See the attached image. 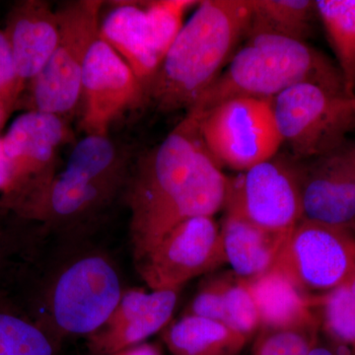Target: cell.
I'll return each mask as SVG.
<instances>
[{"instance_id": "1", "label": "cell", "mask_w": 355, "mask_h": 355, "mask_svg": "<svg viewBox=\"0 0 355 355\" xmlns=\"http://www.w3.org/2000/svg\"><path fill=\"white\" fill-rule=\"evenodd\" d=\"M228 182L203 144L197 116L188 112L130 180L128 205L135 261L179 224L214 216L224 209Z\"/></svg>"}, {"instance_id": "2", "label": "cell", "mask_w": 355, "mask_h": 355, "mask_svg": "<svg viewBox=\"0 0 355 355\" xmlns=\"http://www.w3.org/2000/svg\"><path fill=\"white\" fill-rule=\"evenodd\" d=\"M251 18L250 0L200 2L166 53L149 91L158 109H190L248 36Z\"/></svg>"}, {"instance_id": "3", "label": "cell", "mask_w": 355, "mask_h": 355, "mask_svg": "<svg viewBox=\"0 0 355 355\" xmlns=\"http://www.w3.org/2000/svg\"><path fill=\"white\" fill-rule=\"evenodd\" d=\"M248 36L245 46L188 111L203 114L234 98L270 100L306 83L347 95L338 67L306 42L263 33Z\"/></svg>"}, {"instance_id": "4", "label": "cell", "mask_w": 355, "mask_h": 355, "mask_svg": "<svg viewBox=\"0 0 355 355\" xmlns=\"http://www.w3.org/2000/svg\"><path fill=\"white\" fill-rule=\"evenodd\" d=\"M125 160L109 137L86 135L72 149L64 169L20 197L26 216L55 225L94 216L125 180Z\"/></svg>"}, {"instance_id": "5", "label": "cell", "mask_w": 355, "mask_h": 355, "mask_svg": "<svg viewBox=\"0 0 355 355\" xmlns=\"http://www.w3.org/2000/svg\"><path fill=\"white\" fill-rule=\"evenodd\" d=\"M272 102L282 141L302 160L340 148L355 128V98L316 84L292 86Z\"/></svg>"}, {"instance_id": "6", "label": "cell", "mask_w": 355, "mask_h": 355, "mask_svg": "<svg viewBox=\"0 0 355 355\" xmlns=\"http://www.w3.org/2000/svg\"><path fill=\"white\" fill-rule=\"evenodd\" d=\"M195 114L200 137L219 166L244 172L275 157L282 146L272 99L234 98Z\"/></svg>"}, {"instance_id": "7", "label": "cell", "mask_w": 355, "mask_h": 355, "mask_svg": "<svg viewBox=\"0 0 355 355\" xmlns=\"http://www.w3.org/2000/svg\"><path fill=\"white\" fill-rule=\"evenodd\" d=\"M100 0H79L57 11L58 41L48 64L33 80L37 111L58 114L76 108L91 46L100 36Z\"/></svg>"}, {"instance_id": "8", "label": "cell", "mask_w": 355, "mask_h": 355, "mask_svg": "<svg viewBox=\"0 0 355 355\" xmlns=\"http://www.w3.org/2000/svg\"><path fill=\"white\" fill-rule=\"evenodd\" d=\"M123 292L110 261L97 254L83 257L55 280L50 296L51 319L64 335L90 336L108 321Z\"/></svg>"}, {"instance_id": "9", "label": "cell", "mask_w": 355, "mask_h": 355, "mask_svg": "<svg viewBox=\"0 0 355 355\" xmlns=\"http://www.w3.org/2000/svg\"><path fill=\"white\" fill-rule=\"evenodd\" d=\"M275 266L311 296L343 286L355 268V232L301 220L287 236Z\"/></svg>"}, {"instance_id": "10", "label": "cell", "mask_w": 355, "mask_h": 355, "mask_svg": "<svg viewBox=\"0 0 355 355\" xmlns=\"http://www.w3.org/2000/svg\"><path fill=\"white\" fill-rule=\"evenodd\" d=\"M226 214L268 230L289 233L302 220L297 163L268 159L229 179Z\"/></svg>"}, {"instance_id": "11", "label": "cell", "mask_w": 355, "mask_h": 355, "mask_svg": "<svg viewBox=\"0 0 355 355\" xmlns=\"http://www.w3.org/2000/svg\"><path fill=\"white\" fill-rule=\"evenodd\" d=\"M224 263L220 226L214 216L195 217L179 224L135 261L140 277L153 291L181 289Z\"/></svg>"}, {"instance_id": "12", "label": "cell", "mask_w": 355, "mask_h": 355, "mask_svg": "<svg viewBox=\"0 0 355 355\" xmlns=\"http://www.w3.org/2000/svg\"><path fill=\"white\" fill-rule=\"evenodd\" d=\"M81 97L86 135L108 137L113 121L147 95L127 62L99 36L86 58Z\"/></svg>"}, {"instance_id": "13", "label": "cell", "mask_w": 355, "mask_h": 355, "mask_svg": "<svg viewBox=\"0 0 355 355\" xmlns=\"http://www.w3.org/2000/svg\"><path fill=\"white\" fill-rule=\"evenodd\" d=\"M302 220L355 232V148L297 164Z\"/></svg>"}, {"instance_id": "14", "label": "cell", "mask_w": 355, "mask_h": 355, "mask_svg": "<svg viewBox=\"0 0 355 355\" xmlns=\"http://www.w3.org/2000/svg\"><path fill=\"white\" fill-rule=\"evenodd\" d=\"M69 137L62 116L33 110L21 114L2 139L20 197L55 174L58 150Z\"/></svg>"}, {"instance_id": "15", "label": "cell", "mask_w": 355, "mask_h": 355, "mask_svg": "<svg viewBox=\"0 0 355 355\" xmlns=\"http://www.w3.org/2000/svg\"><path fill=\"white\" fill-rule=\"evenodd\" d=\"M180 289L123 291L120 302L108 321L89 338L95 354L111 355L144 343L165 330L176 309Z\"/></svg>"}, {"instance_id": "16", "label": "cell", "mask_w": 355, "mask_h": 355, "mask_svg": "<svg viewBox=\"0 0 355 355\" xmlns=\"http://www.w3.org/2000/svg\"><path fill=\"white\" fill-rule=\"evenodd\" d=\"M58 18L50 4L23 2L11 14L6 35L20 83L34 80L48 64L58 41Z\"/></svg>"}, {"instance_id": "17", "label": "cell", "mask_w": 355, "mask_h": 355, "mask_svg": "<svg viewBox=\"0 0 355 355\" xmlns=\"http://www.w3.org/2000/svg\"><path fill=\"white\" fill-rule=\"evenodd\" d=\"M100 37L127 62L148 96L163 58L156 48L144 7L118 4L100 26Z\"/></svg>"}, {"instance_id": "18", "label": "cell", "mask_w": 355, "mask_h": 355, "mask_svg": "<svg viewBox=\"0 0 355 355\" xmlns=\"http://www.w3.org/2000/svg\"><path fill=\"white\" fill-rule=\"evenodd\" d=\"M289 233L268 230L226 214L220 226L225 263L241 279L259 277L275 265Z\"/></svg>"}, {"instance_id": "19", "label": "cell", "mask_w": 355, "mask_h": 355, "mask_svg": "<svg viewBox=\"0 0 355 355\" xmlns=\"http://www.w3.org/2000/svg\"><path fill=\"white\" fill-rule=\"evenodd\" d=\"M247 280L260 315L261 328H286L318 319L316 296L301 291L277 266Z\"/></svg>"}, {"instance_id": "20", "label": "cell", "mask_w": 355, "mask_h": 355, "mask_svg": "<svg viewBox=\"0 0 355 355\" xmlns=\"http://www.w3.org/2000/svg\"><path fill=\"white\" fill-rule=\"evenodd\" d=\"M163 340L172 355H239L250 342L226 324L193 315L168 324Z\"/></svg>"}, {"instance_id": "21", "label": "cell", "mask_w": 355, "mask_h": 355, "mask_svg": "<svg viewBox=\"0 0 355 355\" xmlns=\"http://www.w3.org/2000/svg\"><path fill=\"white\" fill-rule=\"evenodd\" d=\"M249 33L272 34L305 42L312 31L316 3L311 0H250Z\"/></svg>"}, {"instance_id": "22", "label": "cell", "mask_w": 355, "mask_h": 355, "mask_svg": "<svg viewBox=\"0 0 355 355\" xmlns=\"http://www.w3.org/2000/svg\"><path fill=\"white\" fill-rule=\"evenodd\" d=\"M315 3L338 58L345 94L355 98V0H318Z\"/></svg>"}, {"instance_id": "23", "label": "cell", "mask_w": 355, "mask_h": 355, "mask_svg": "<svg viewBox=\"0 0 355 355\" xmlns=\"http://www.w3.org/2000/svg\"><path fill=\"white\" fill-rule=\"evenodd\" d=\"M315 312L326 338L355 355V296L343 286L316 296Z\"/></svg>"}, {"instance_id": "24", "label": "cell", "mask_w": 355, "mask_h": 355, "mask_svg": "<svg viewBox=\"0 0 355 355\" xmlns=\"http://www.w3.org/2000/svg\"><path fill=\"white\" fill-rule=\"evenodd\" d=\"M221 309L222 324L246 336L250 340L260 331V315L249 282L232 272L224 275Z\"/></svg>"}, {"instance_id": "25", "label": "cell", "mask_w": 355, "mask_h": 355, "mask_svg": "<svg viewBox=\"0 0 355 355\" xmlns=\"http://www.w3.org/2000/svg\"><path fill=\"white\" fill-rule=\"evenodd\" d=\"M320 334L319 320L286 328H261L252 355H309Z\"/></svg>"}, {"instance_id": "26", "label": "cell", "mask_w": 355, "mask_h": 355, "mask_svg": "<svg viewBox=\"0 0 355 355\" xmlns=\"http://www.w3.org/2000/svg\"><path fill=\"white\" fill-rule=\"evenodd\" d=\"M0 355H55V350L38 326L0 312Z\"/></svg>"}, {"instance_id": "27", "label": "cell", "mask_w": 355, "mask_h": 355, "mask_svg": "<svg viewBox=\"0 0 355 355\" xmlns=\"http://www.w3.org/2000/svg\"><path fill=\"white\" fill-rule=\"evenodd\" d=\"M195 3L191 0H159L144 6L149 29L163 60L183 28L184 13Z\"/></svg>"}, {"instance_id": "28", "label": "cell", "mask_w": 355, "mask_h": 355, "mask_svg": "<svg viewBox=\"0 0 355 355\" xmlns=\"http://www.w3.org/2000/svg\"><path fill=\"white\" fill-rule=\"evenodd\" d=\"M22 88L10 42L6 33L0 31V103L6 111L12 106Z\"/></svg>"}, {"instance_id": "29", "label": "cell", "mask_w": 355, "mask_h": 355, "mask_svg": "<svg viewBox=\"0 0 355 355\" xmlns=\"http://www.w3.org/2000/svg\"><path fill=\"white\" fill-rule=\"evenodd\" d=\"M309 355H354V354L347 347L331 342L320 330L319 336H318Z\"/></svg>"}, {"instance_id": "30", "label": "cell", "mask_w": 355, "mask_h": 355, "mask_svg": "<svg viewBox=\"0 0 355 355\" xmlns=\"http://www.w3.org/2000/svg\"><path fill=\"white\" fill-rule=\"evenodd\" d=\"M13 187V173L10 162L4 153L2 139H0V190L11 193Z\"/></svg>"}, {"instance_id": "31", "label": "cell", "mask_w": 355, "mask_h": 355, "mask_svg": "<svg viewBox=\"0 0 355 355\" xmlns=\"http://www.w3.org/2000/svg\"><path fill=\"white\" fill-rule=\"evenodd\" d=\"M111 355H163L160 347L153 343H142Z\"/></svg>"}, {"instance_id": "32", "label": "cell", "mask_w": 355, "mask_h": 355, "mask_svg": "<svg viewBox=\"0 0 355 355\" xmlns=\"http://www.w3.org/2000/svg\"><path fill=\"white\" fill-rule=\"evenodd\" d=\"M345 284L349 287V291H352V293L355 296V268L352 275H350L349 279H347V282H345Z\"/></svg>"}, {"instance_id": "33", "label": "cell", "mask_w": 355, "mask_h": 355, "mask_svg": "<svg viewBox=\"0 0 355 355\" xmlns=\"http://www.w3.org/2000/svg\"><path fill=\"white\" fill-rule=\"evenodd\" d=\"M6 110L4 108L3 105L0 103V125H1L2 121L4 120V116L6 114Z\"/></svg>"}]
</instances>
